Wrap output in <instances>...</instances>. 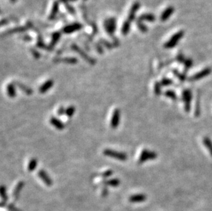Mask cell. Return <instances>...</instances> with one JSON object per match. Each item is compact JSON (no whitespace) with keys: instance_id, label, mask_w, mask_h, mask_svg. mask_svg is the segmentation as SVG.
Returning a JSON list of instances; mask_svg holds the SVG:
<instances>
[{"instance_id":"cell-1","label":"cell","mask_w":212,"mask_h":211,"mask_svg":"<svg viewBox=\"0 0 212 211\" xmlns=\"http://www.w3.org/2000/svg\"><path fill=\"white\" fill-rule=\"evenodd\" d=\"M139 6H140V4H139V2H135L132 6L131 10H130L129 16H128V19L125 21L123 26H122V33L124 36L127 35L128 33L129 32L130 28H131V23L135 19V13L139 10Z\"/></svg>"},{"instance_id":"cell-2","label":"cell","mask_w":212,"mask_h":211,"mask_svg":"<svg viewBox=\"0 0 212 211\" xmlns=\"http://www.w3.org/2000/svg\"><path fill=\"white\" fill-rule=\"evenodd\" d=\"M103 154L104 156L110 157V158L116 159V160L120 161H125L127 160L128 156L127 153L121 152V151H117L111 149H105L103 151Z\"/></svg>"},{"instance_id":"cell-3","label":"cell","mask_w":212,"mask_h":211,"mask_svg":"<svg viewBox=\"0 0 212 211\" xmlns=\"http://www.w3.org/2000/svg\"><path fill=\"white\" fill-rule=\"evenodd\" d=\"M72 49H73V50L75 51L76 52H77L78 54L81 56L83 58L84 60L87 61L88 63H89V64H91V65H95V59H93L91 57L89 56L88 55L87 53H85L83 50H82L81 48H80L78 45H75V44H74V45H72Z\"/></svg>"},{"instance_id":"cell-4","label":"cell","mask_w":212,"mask_h":211,"mask_svg":"<svg viewBox=\"0 0 212 211\" xmlns=\"http://www.w3.org/2000/svg\"><path fill=\"white\" fill-rule=\"evenodd\" d=\"M104 28L109 36L113 35L116 29V20L114 18L106 19L104 22Z\"/></svg>"},{"instance_id":"cell-5","label":"cell","mask_w":212,"mask_h":211,"mask_svg":"<svg viewBox=\"0 0 212 211\" xmlns=\"http://www.w3.org/2000/svg\"><path fill=\"white\" fill-rule=\"evenodd\" d=\"M156 154L154 152L150 151L147 149H144L141 151L140 156L139 158V162L142 163L144 162L147 160H152V159L156 158Z\"/></svg>"},{"instance_id":"cell-6","label":"cell","mask_w":212,"mask_h":211,"mask_svg":"<svg viewBox=\"0 0 212 211\" xmlns=\"http://www.w3.org/2000/svg\"><path fill=\"white\" fill-rule=\"evenodd\" d=\"M183 34H184V32L183 31L179 32L178 33L174 34V35L171 38V39L165 44V47L166 48H172L174 47V46L178 43L179 40L183 37Z\"/></svg>"},{"instance_id":"cell-7","label":"cell","mask_w":212,"mask_h":211,"mask_svg":"<svg viewBox=\"0 0 212 211\" xmlns=\"http://www.w3.org/2000/svg\"><path fill=\"white\" fill-rule=\"evenodd\" d=\"M120 110L118 108H115L113 112L111 120V127L113 129H117L120 124Z\"/></svg>"},{"instance_id":"cell-8","label":"cell","mask_w":212,"mask_h":211,"mask_svg":"<svg viewBox=\"0 0 212 211\" xmlns=\"http://www.w3.org/2000/svg\"><path fill=\"white\" fill-rule=\"evenodd\" d=\"M37 175L39 177L40 179H41L42 181L44 182V184H45V185H47V187H51V186L53 185L52 180L51 179L50 177H49V175L47 174V172L45 171V170L40 169L37 173Z\"/></svg>"},{"instance_id":"cell-9","label":"cell","mask_w":212,"mask_h":211,"mask_svg":"<svg viewBox=\"0 0 212 211\" xmlns=\"http://www.w3.org/2000/svg\"><path fill=\"white\" fill-rule=\"evenodd\" d=\"M82 28H83V25L81 24H80V23H75V24H73L72 25H68V26L65 27V28L63 29V32L66 34L73 33L74 32L81 30Z\"/></svg>"},{"instance_id":"cell-10","label":"cell","mask_w":212,"mask_h":211,"mask_svg":"<svg viewBox=\"0 0 212 211\" xmlns=\"http://www.w3.org/2000/svg\"><path fill=\"white\" fill-rule=\"evenodd\" d=\"M13 83H14L15 85L17 86L21 91L24 92L25 94H26V95H30L33 93V90H32L30 87H29V86L25 85L24 84L21 83V82L18 81H15Z\"/></svg>"},{"instance_id":"cell-11","label":"cell","mask_w":212,"mask_h":211,"mask_svg":"<svg viewBox=\"0 0 212 211\" xmlns=\"http://www.w3.org/2000/svg\"><path fill=\"white\" fill-rule=\"evenodd\" d=\"M53 85H54V81L52 80L49 79L47 80L46 82H45L44 83L42 84V85L40 86L39 88V93L41 94H44L47 93V91H49V89L52 87Z\"/></svg>"},{"instance_id":"cell-12","label":"cell","mask_w":212,"mask_h":211,"mask_svg":"<svg viewBox=\"0 0 212 211\" xmlns=\"http://www.w3.org/2000/svg\"><path fill=\"white\" fill-rule=\"evenodd\" d=\"M49 123L55 128H56L58 130H63L65 128V125L57 117H51L50 119H49Z\"/></svg>"},{"instance_id":"cell-13","label":"cell","mask_w":212,"mask_h":211,"mask_svg":"<svg viewBox=\"0 0 212 211\" xmlns=\"http://www.w3.org/2000/svg\"><path fill=\"white\" fill-rule=\"evenodd\" d=\"M54 62H63L67 63V64L70 65H74L76 64L78 62V59L74 57H66L63 58H56L54 59Z\"/></svg>"},{"instance_id":"cell-14","label":"cell","mask_w":212,"mask_h":211,"mask_svg":"<svg viewBox=\"0 0 212 211\" xmlns=\"http://www.w3.org/2000/svg\"><path fill=\"white\" fill-rule=\"evenodd\" d=\"M24 185H25L24 182L20 181L18 182V184H17V185H16V187H15V190H14V191H13V196L15 198V200L17 199L19 196L20 192L22 191V190L23 189V188H24Z\"/></svg>"},{"instance_id":"cell-15","label":"cell","mask_w":212,"mask_h":211,"mask_svg":"<svg viewBox=\"0 0 212 211\" xmlns=\"http://www.w3.org/2000/svg\"><path fill=\"white\" fill-rule=\"evenodd\" d=\"M101 182H102V185H104L105 186H110L112 187H117L120 184V180L117 178H113V179L104 180Z\"/></svg>"},{"instance_id":"cell-16","label":"cell","mask_w":212,"mask_h":211,"mask_svg":"<svg viewBox=\"0 0 212 211\" xmlns=\"http://www.w3.org/2000/svg\"><path fill=\"white\" fill-rule=\"evenodd\" d=\"M146 196L144 194H137L133 195L129 197V201L131 202L137 203V202H141L146 200Z\"/></svg>"},{"instance_id":"cell-17","label":"cell","mask_w":212,"mask_h":211,"mask_svg":"<svg viewBox=\"0 0 212 211\" xmlns=\"http://www.w3.org/2000/svg\"><path fill=\"white\" fill-rule=\"evenodd\" d=\"M8 96L10 98H14L16 97V89H15V85L14 83H10L7 86L6 89Z\"/></svg>"},{"instance_id":"cell-18","label":"cell","mask_w":212,"mask_h":211,"mask_svg":"<svg viewBox=\"0 0 212 211\" xmlns=\"http://www.w3.org/2000/svg\"><path fill=\"white\" fill-rule=\"evenodd\" d=\"M174 12V8L173 7H168L167 9L165 10L164 12L162 13L161 17V21L163 22H165V21L168 20L170 17L172 15V13Z\"/></svg>"},{"instance_id":"cell-19","label":"cell","mask_w":212,"mask_h":211,"mask_svg":"<svg viewBox=\"0 0 212 211\" xmlns=\"http://www.w3.org/2000/svg\"><path fill=\"white\" fill-rule=\"evenodd\" d=\"M58 7H59V2L58 1H54V4H53V7L52 9H51L50 15L49 16V19H54V18L56 17V15H57L58 11Z\"/></svg>"},{"instance_id":"cell-20","label":"cell","mask_w":212,"mask_h":211,"mask_svg":"<svg viewBox=\"0 0 212 211\" xmlns=\"http://www.w3.org/2000/svg\"><path fill=\"white\" fill-rule=\"evenodd\" d=\"M37 166V160L36 158H31L28 162V170L29 172H32L36 169Z\"/></svg>"},{"instance_id":"cell-21","label":"cell","mask_w":212,"mask_h":211,"mask_svg":"<svg viewBox=\"0 0 212 211\" xmlns=\"http://www.w3.org/2000/svg\"><path fill=\"white\" fill-rule=\"evenodd\" d=\"M139 20L148 21V22H154L155 20V17L152 14H144L141 15L139 18Z\"/></svg>"},{"instance_id":"cell-22","label":"cell","mask_w":212,"mask_h":211,"mask_svg":"<svg viewBox=\"0 0 212 211\" xmlns=\"http://www.w3.org/2000/svg\"><path fill=\"white\" fill-rule=\"evenodd\" d=\"M76 112V108L74 106H70L65 110V115L69 118L72 117L74 116V113Z\"/></svg>"},{"instance_id":"cell-23","label":"cell","mask_w":212,"mask_h":211,"mask_svg":"<svg viewBox=\"0 0 212 211\" xmlns=\"http://www.w3.org/2000/svg\"><path fill=\"white\" fill-rule=\"evenodd\" d=\"M60 37V34L59 32H55V33L52 34V38H51L50 47H54V45H56V44L57 43V42L58 41Z\"/></svg>"},{"instance_id":"cell-24","label":"cell","mask_w":212,"mask_h":211,"mask_svg":"<svg viewBox=\"0 0 212 211\" xmlns=\"http://www.w3.org/2000/svg\"><path fill=\"white\" fill-rule=\"evenodd\" d=\"M1 197L2 199V201L3 202H6L8 200V195L6 193V188L5 186L2 185L1 187Z\"/></svg>"},{"instance_id":"cell-25","label":"cell","mask_w":212,"mask_h":211,"mask_svg":"<svg viewBox=\"0 0 212 211\" xmlns=\"http://www.w3.org/2000/svg\"><path fill=\"white\" fill-rule=\"evenodd\" d=\"M26 30V28H24V27H18V28H16L12 29V30H8V31L6 34H13V33H16V32H22L25 31Z\"/></svg>"},{"instance_id":"cell-26","label":"cell","mask_w":212,"mask_h":211,"mask_svg":"<svg viewBox=\"0 0 212 211\" xmlns=\"http://www.w3.org/2000/svg\"><path fill=\"white\" fill-rule=\"evenodd\" d=\"M113 174V170L108 169V170L104 171L101 173V174H100V176L103 178H106L111 177Z\"/></svg>"},{"instance_id":"cell-27","label":"cell","mask_w":212,"mask_h":211,"mask_svg":"<svg viewBox=\"0 0 212 211\" xmlns=\"http://www.w3.org/2000/svg\"><path fill=\"white\" fill-rule=\"evenodd\" d=\"M137 27H138L139 30L141 32H146L147 31V28L146 26H144V24H143V23L141 22V20H139V19H138L137 22Z\"/></svg>"},{"instance_id":"cell-28","label":"cell","mask_w":212,"mask_h":211,"mask_svg":"<svg viewBox=\"0 0 212 211\" xmlns=\"http://www.w3.org/2000/svg\"><path fill=\"white\" fill-rule=\"evenodd\" d=\"M65 8L67 10V11L70 13V14L75 15L76 11H75V10H74V8L72 6H70V5L67 4V3H66V4H65Z\"/></svg>"},{"instance_id":"cell-29","label":"cell","mask_w":212,"mask_h":211,"mask_svg":"<svg viewBox=\"0 0 212 211\" xmlns=\"http://www.w3.org/2000/svg\"><path fill=\"white\" fill-rule=\"evenodd\" d=\"M65 110L66 109L63 106H61L58 108V110H57V115H58V116H62V115L65 114Z\"/></svg>"},{"instance_id":"cell-30","label":"cell","mask_w":212,"mask_h":211,"mask_svg":"<svg viewBox=\"0 0 212 211\" xmlns=\"http://www.w3.org/2000/svg\"><path fill=\"white\" fill-rule=\"evenodd\" d=\"M31 51H32V53L33 54V56L34 57H35V58H39L40 56H41V55H40V53L38 52L37 51H36L35 49H31Z\"/></svg>"},{"instance_id":"cell-31","label":"cell","mask_w":212,"mask_h":211,"mask_svg":"<svg viewBox=\"0 0 212 211\" xmlns=\"http://www.w3.org/2000/svg\"><path fill=\"white\" fill-rule=\"evenodd\" d=\"M154 89H155V91H154V92H155V93L156 94V95H158V94L160 93V86H159V84L158 83H156L155 84V86H154Z\"/></svg>"},{"instance_id":"cell-32","label":"cell","mask_w":212,"mask_h":211,"mask_svg":"<svg viewBox=\"0 0 212 211\" xmlns=\"http://www.w3.org/2000/svg\"><path fill=\"white\" fill-rule=\"evenodd\" d=\"M108 191L107 188H106V187H103V189L102 190V196L103 197L106 196V195H108Z\"/></svg>"},{"instance_id":"cell-33","label":"cell","mask_w":212,"mask_h":211,"mask_svg":"<svg viewBox=\"0 0 212 211\" xmlns=\"http://www.w3.org/2000/svg\"><path fill=\"white\" fill-rule=\"evenodd\" d=\"M59 1H61L63 3H67L69 1H76V0H59Z\"/></svg>"},{"instance_id":"cell-34","label":"cell","mask_w":212,"mask_h":211,"mask_svg":"<svg viewBox=\"0 0 212 211\" xmlns=\"http://www.w3.org/2000/svg\"><path fill=\"white\" fill-rule=\"evenodd\" d=\"M10 1H12V2H15V1H16L17 0H10Z\"/></svg>"}]
</instances>
